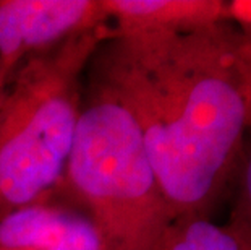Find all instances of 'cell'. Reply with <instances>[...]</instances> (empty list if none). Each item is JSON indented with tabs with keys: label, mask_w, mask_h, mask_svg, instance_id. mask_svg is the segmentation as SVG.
Wrapping results in <instances>:
<instances>
[{
	"label": "cell",
	"mask_w": 251,
	"mask_h": 250,
	"mask_svg": "<svg viewBox=\"0 0 251 250\" xmlns=\"http://www.w3.org/2000/svg\"><path fill=\"white\" fill-rule=\"evenodd\" d=\"M232 21L114 34L93 82L130 112L174 220L209 216L243 158L248 106Z\"/></svg>",
	"instance_id": "cell-1"
},
{
	"label": "cell",
	"mask_w": 251,
	"mask_h": 250,
	"mask_svg": "<svg viewBox=\"0 0 251 250\" xmlns=\"http://www.w3.org/2000/svg\"><path fill=\"white\" fill-rule=\"evenodd\" d=\"M112 26L31 56L0 91V215L62 190L83 108V75Z\"/></svg>",
	"instance_id": "cell-2"
},
{
	"label": "cell",
	"mask_w": 251,
	"mask_h": 250,
	"mask_svg": "<svg viewBox=\"0 0 251 250\" xmlns=\"http://www.w3.org/2000/svg\"><path fill=\"white\" fill-rule=\"evenodd\" d=\"M62 192L91 216L105 250H154L174 216L130 112L91 82Z\"/></svg>",
	"instance_id": "cell-3"
},
{
	"label": "cell",
	"mask_w": 251,
	"mask_h": 250,
	"mask_svg": "<svg viewBox=\"0 0 251 250\" xmlns=\"http://www.w3.org/2000/svg\"><path fill=\"white\" fill-rule=\"evenodd\" d=\"M105 25L102 0H0V68L5 80L28 57Z\"/></svg>",
	"instance_id": "cell-4"
},
{
	"label": "cell",
	"mask_w": 251,
	"mask_h": 250,
	"mask_svg": "<svg viewBox=\"0 0 251 250\" xmlns=\"http://www.w3.org/2000/svg\"><path fill=\"white\" fill-rule=\"evenodd\" d=\"M0 250H105L91 216L60 190L0 215Z\"/></svg>",
	"instance_id": "cell-5"
},
{
	"label": "cell",
	"mask_w": 251,
	"mask_h": 250,
	"mask_svg": "<svg viewBox=\"0 0 251 250\" xmlns=\"http://www.w3.org/2000/svg\"><path fill=\"white\" fill-rule=\"evenodd\" d=\"M112 33L178 31L230 20V7L219 0H102Z\"/></svg>",
	"instance_id": "cell-6"
},
{
	"label": "cell",
	"mask_w": 251,
	"mask_h": 250,
	"mask_svg": "<svg viewBox=\"0 0 251 250\" xmlns=\"http://www.w3.org/2000/svg\"><path fill=\"white\" fill-rule=\"evenodd\" d=\"M154 250H248L227 226L209 216H180L172 220Z\"/></svg>",
	"instance_id": "cell-7"
},
{
	"label": "cell",
	"mask_w": 251,
	"mask_h": 250,
	"mask_svg": "<svg viewBox=\"0 0 251 250\" xmlns=\"http://www.w3.org/2000/svg\"><path fill=\"white\" fill-rule=\"evenodd\" d=\"M227 227L243 247L251 250V150L240 163L237 194Z\"/></svg>",
	"instance_id": "cell-8"
},
{
	"label": "cell",
	"mask_w": 251,
	"mask_h": 250,
	"mask_svg": "<svg viewBox=\"0 0 251 250\" xmlns=\"http://www.w3.org/2000/svg\"><path fill=\"white\" fill-rule=\"evenodd\" d=\"M238 62L242 70L243 91L248 106V127H251V31L240 29V42H238Z\"/></svg>",
	"instance_id": "cell-9"
},
{
	"label": "cell",
	"mask_w": 251,
	"mask_h": 250,
	"mask_svg": "<svg viewBox=\"0 0 251 250\" xmlns=\"http://www.w3.org/2000/svg\"><path fill=\"white\" fill-rule=\"evenodd\" d=\"M7 82L5 80V75H3V72H2V68H0V91H2V86H3V83Z\"/></svg>",
	"instance_id": "cell-10"
}]
</instances>
